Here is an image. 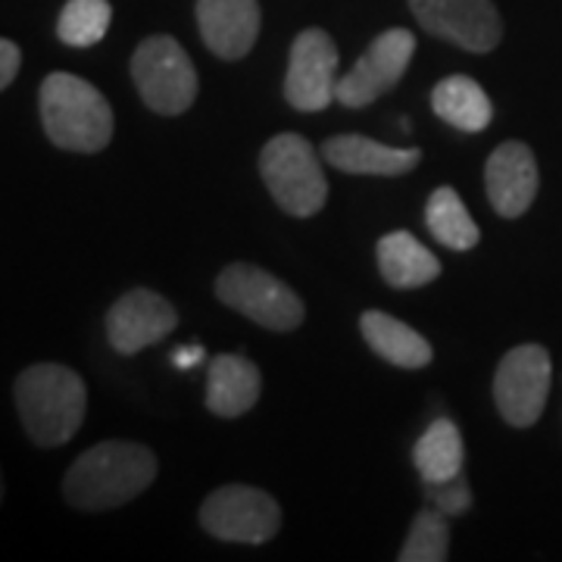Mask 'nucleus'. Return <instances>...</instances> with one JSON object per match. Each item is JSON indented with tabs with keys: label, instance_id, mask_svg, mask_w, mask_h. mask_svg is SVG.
I'll use <instances>...</instances> for the list:
<instances>
[{
	"label": "nucleus",
	"instance_id": "nucleus-23",
	"mask_svg": "<svg viewBox=\"0 0 562 562\" xmlns=\"http://www.w3.org/2000/svg\"><path fill=\"white\" fill-rule=\"evenodd\" d=\"M450 557V525L435 506L422 509L413 519L401 550V562H443Z\"/></svg>",
	"mask_w": 562,
	"mask_h": 562
},
{
	"label": "nucleus",
	"instance_id": "nucleus-17",
	"mask_svg": "<svg viewBox=\"0 0 562 562\" xmlns=\"http://www.w3.org/2000/svg\"><path fill=\"white\" fill-rule=\"evenodd\" d=\"M360 331L366 344L397 369H425L435 360L431 344L406 322L387 316L382 310H366L360 316Z\"/></svg>",
	"mask_w": 562,
	"mask_h": 562
},
{
	"label": "nucleus",
	"instance_id": "nucleus-7",
	"mask_svg": "<svg viewBox=\"0 0 562 562\" xmlns=\"http://www.w3.org/2000/svg\"><path fill=\"white\" fill-rule=\"evenodd\" d=\"M201 525L220 541L266 543L279 535L281 509L260 487L225 484L203 501Z\"/></svg>",
	"mask_w": 562,
	"mask_h": 562
},
{
	"label": "nucleus",
	"instance_id": "nucleus-18",
	"mask_svg": "<svg viewBox=\"0 0 562 562\" xmlns=\"http://www.w3.org/2000/svg\"><path fill=\"white\" fill-rule=\"evenodd\" d=\"M379 269L382 279L397 288V291H409V288H425L441 276V260L419 244L409 232H391L384 235L379 247Z\"/></svg>",
	"mask_w": 562,
	"mask_h": 562
},
{
	"label": "nucleus",
	"instance_id": "nucleus-25",
	"mask_svg": "<svg viewBox=\"0 0 562 562\" xmlns=\"http://www.w3.org/2000/svg\"><path fill=\"white\" fill-rule=\"evenodd\" d=\"M20 66H22L20 47H16L13 41L0 38V91L13 85V79L20 76Z\"/></svg>",
	"mask_w": 562,
	"mask_h": 562
},
{
	"label": "nucleus",
	"instance_id": "nucleus-15",
	"mask_svg": "<svg viewBox=\"0 0 562 562\" xmlns=\"http://www.w3.org/2000/svg\"><path fill=\"white\" fill-rule=\"evenodd\" d=\"M322 157L350 176H406L422 160L419 147H387L362 135H335L322 144Z\"/></svg>",
	"mask_w": 562,
	"mask_h": 562
},
{
	"label": "nucleus",
	"instance_id": "nucleus-2",
	"mask_svg": "<svg viewBox=\"0 0 562 562\" xmlns=\"http://www.w3.org/2000/svg\"><path fill=\"white\" fill-rule=\"evenodd\" d=\"M13 401L25 435L38 447H60L72 441L85 422L88 391L81 375L60 362H38L20 372Z\"/></svg>",
	"mask_w": 562,
	"mask_h": 562
},
{
	"label": "nucleus",
	"instance_id": "nucleus-3",
	"mask_svg": "<svg viewBox=\"0 0 562 562\" xmlns=\"http://www.w3.org/2000/svg\"><path fill=\"white\" fill-rule=\"evenodd\" d=\"M41 125L60 150L98 154L113 140V106L91 81L50 72L41 81Z\"/></svg>",
	"mask_w": 562,
	"mask_h": 562
},
{
	"label": "nucleus",
	"instance_id": "nucleus-14",
	"mask_svg": "<svg viewBox=\"0 0 562 562\" xmlns=\"http://www.w3.org/2000/svg\"><path fill=\"white\" fill-rule=\"evenodd\" d=\"M260 0H198L203 44L220 60H241L260 38Z\"/></svg>",
	"mask_w": 562,
	"mask_h": 562
},
{
	"label": "nucleus",
	"instance_id": "nucleus-20",
	"mask_svg": "<svg viewBox=\"0 0 562 562\" xmlns=\"http://www.w3.org/2000/svg\"><path fill=\"white\" fill-rule=\"evenodd\" d=\"M462 460H465L462 435L450 419L431 422L413 447V462H416V472L425 484L447 482V479L460 475Z\"/></svg>",
	"mask_w": 562,
	"mask_h": 562
},
{
	"label": "nucleus",
	"instance_id": "nucleus-8",
	"mask_svg": "<svg viewBox=\"0 0 562 562\" xmlns=\"http://www.w3.org/2000/svg\"><path fill=\"white\" fill-rule=\"evenodd\" d=\"M550 379H553V366L541 344L513 347L494 375V403L503 419L513 428H528L541 419L550 394Z\"/></svg>",
	"mask_w": 562,
	"mask_h": 562
},
{
	"label": "nucleus",
	"instance_id": "nucleus-9",
	"mask_svg": "<svg viewBox=\"0 0 562 562\" xmlns=\"http://www.w3.org/2000/svg\"><path fill=\"white\" fill-rule=\"evenodd\" d=\"M338 91V47L328 32L303 29L291 44L284 101L301 113H319Z\"/></svg>",
	"mask_w": 562,
	"mask_h": 562
},
{
	"label": "nucleus",
	"instance_id": "nucleus-5",
	"mask_svg": "<svg viewBox=\"0 0 562 562\" xmlns=\"http://www.w3.org/2000/svg\"><path fill=\"white\" fill-rule=\"evenodd\" d=\"M132 81L140 101L160 116H181L198 101V69L188 50L169 35L140 41L132 57Z\"/></svg>",
	"mask_w": 562,
	"mask_h": 562
},
{
	"label": "nucleus",
	"instance_id": "nucleus-4",
	"mask_svg": "<svg viewBox=\"0 0 562 562\" xmlns=\"http://www.w3.org/2000/svg\"><path fill=\"white\" fill-rule=\"evenodd\" d=\"M260 172L269 194L288 216H316L328 201L322 162L303 135L284 132L269 140L260 154Z\"/></svg>",
	"mask_w": 562,
	"mask_h": 562
},
{
	"label": "nucleus",
	"instance_id": "nucleus-6",
	"mask_svg": "<svg viewBox=\"0 0 562 562\" xmlns=\"http://www.w3.org/2000/svg\"><path fill=\"white\" fill-rule=\"evenodd\" d=\"M216 297L269 331H294L306 313L294 288L254 262L225 266L216 279Z\"/></svg>",
	"mask_w": 562,
	"mask_h": 562
},
{
	"label": "nucleus",
	"instance_id": "nucleus-10",
	"mask_svg": "<svg viewBox=\"0 0 562 562\" xmlns=\"http://www.w3.org/2000/svg\"><path fill=\"white\" fill-rule=\"evenodd\" d=\"M413 16L435 38L472 54H491L503 38V22L491 0H409Z\"/></svg>",
	"mask_w": 562,
	"mask_h": 562
},
{
	"label": "nucleus",
	"instance_id": "nucleus-11",
	"mask_svg": "<svg viewBox=\"0 0 562 562\" xmlns=\"http://www.w3.org/2000/svg\"><path fill=\"white\" fill-rule=\"evenodd\" d=\"M413 50H416V35L409 29L382 32L369 44V50L357 60V66L338 79L335 101H341L350 110H360V106L379 101L403 79L406 66L413 60Z\"/></svg>",
	"mask_w": 562,
	"mask_h": 562
},
{
	"label": "nucleus",
	"instance_id": "nucleus-27",
	"mask_svg": "<svg viewBox=\"0 0 562 562\" xmlns=\"http://www.w3.org/2000/svg\"><path fill=\"white\" fill-rule=\"evenodd\" d=\"M0 501H3V475H0Z\"/></svg>",
	"mask_w": 562,
	"mask_h": 562
},
{
	"label": "nucleus",
	"instance_id": "nucleus-12",
	"mask_svg": "<svg viewBox=\"0 0 562 562\" xmlns=\"http://www.w3.org/2000/svg\"><path fill=\"white\" fill-rule=\"evenodd\" d=\"M179 325L176 306L150 288H135L122 294L106 313V341L122 357H135L140 350L160 344Z\"/></svg>",
	"mask_w": 562,
	"mask_h": 562
},
{
	"label": "nucleus",
	"instance_id": "nucleus-1",
	"mask_svg": "<svg viewBox=\"0 0 562 562\" xmlns=\"http://www.w3.org/2000/svg\"><path fill=\"white\" fill-rule=\"evenodd\" d=\"M157 479V457L135 441L88 447L63 479V497L81 513H106L140 497Z\"/></svg>",
	"mask_w": 562,
	"mask_h": 562
},
{
	"label": "nucleus",
	"instance_id": "nucleus-16",
	"mask_svg": "<svg viewBox=\"0 0 562 562\" xmlns=\"http://www.w3.org/2000/svg\"><path fill=\"white\" fill-rule=\"evenodd\" d=\"M260 369L241 353H222L210 360L206 409L222 419H238L260 401Z\"/></svg>",
	"mask_w": 562,
	"mask_h": 562
},
{
	"label": "nucleus",
	"instance_id": "nucleus-26",
	"mask_svg": "<svg viewBox=\"0 0 562 562\" xmlns=\"http://www.w3.org/2000/svg\"><path fill=\"white\" fill-rule=\"evenodd\" d=\"M206 360V350L198 347V344H188V347H179L176 353H172V362L179 366V369H194V366H201Z\"/></svg>",
	"mask_w": 562,
	"mask_h": 562
},
{
	"label": "nucleus",
	"instance_id": "nucleus-21",
	"mask_svg": "<svg viewBox=\"0 0 562 562\" xmlns=\"http://www.w3.org/2000/svg\"><path fill=\"white\" fill-rule=\"evenodd\" d=\"M425 222H428V232L435 235V241L450 247V250H472L475 244L482 241V232L475 220L469 216L465 203L460 201V194L453 188H438L428 206H425Z\"/></svg>",
	"mask_w": 562,
	"mask_h": 562
},
{
	"label": "nucleus",
	"instance_id": "nucleus-13",
	"mask_svg": "<svg viewBox=\"0 0 562 562\" xmlns=\"http://www.w3.org/2000/svg\"><path fill=\"white\" fill-rule=\"evenodd\" d=\"M538 184H541L538 160L522 140H506L487 157L484 188H487V201L503 220H519L538 198Z\"/></svg>",
	"mask_w": 562,
	"mask_h": 562
},
{
	"label": "nucleus",
	"instance_id": "nucleus-22",
	"mask_svg": "<svg viewBox=\"0 0 562 562\" xmlns=\"http://www.w3.org/2000/svg\"><path fill=\"white\" fill-rule=\"evenodd\" d=\"M110 20V0H69L57 20V38L69 47H94L106 35Z\"/></svg>",
	"mask_w": 562,
	"mask_h": 562
},
{
	"label": "nucleus",
	"instance_id": "nucleus-19",
	"mask_svg": "<svg viewBox=\"0 0 562 562\" xmlns=\"http://www.w3.org/2000/svg\"><path fill=\"white\" fill-rule=\"evenodd\" d=\"M431 106L447 125L460 132H484L494 120L491 98L484 94L482 85L469 76H447L438 81L431 91Z\"/></svg>",
	"mask_w": 562,
	"mask_h": 562
},
{
	"label": "nucleus",
	"instance_id": "nucleus-24",
	"mask_svg": "<svg viewBox=\"0 0 562 562\" xmlns=\"http://www.w3.org/2000/svg\"><path fill=\"white\" fill-rule=\"evenodd\" d=\"M425 494H428V501L431 506L443 513L447 519H457L462 516L469 506H472V487L465 482V475H453V479H447V482H435V484H425Z\"/></svg>",
	"mask_w": 562,
	"mask_h": 562
}]
</instances>
